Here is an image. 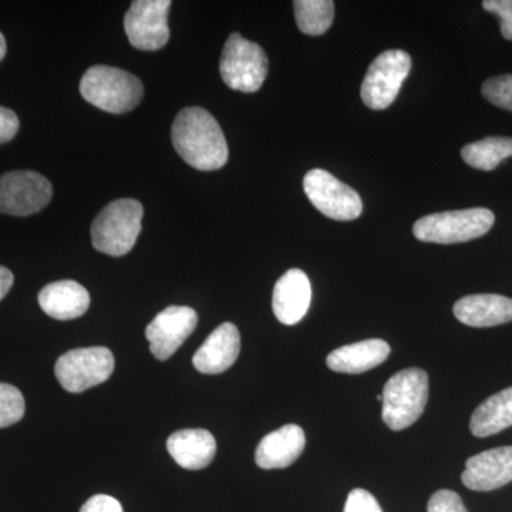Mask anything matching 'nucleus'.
Returning a JSON list of instances; mask_svg holds the SVG:
<instances>
[{"instance_id": "2eb2a0df", "label": "nucleus", "mask_w": 512, "mask_h": 512, "mask_svg": "<svg viewBox=\"0 0 512 512\" xmlns=\"http://www.w3.org/2000/svg\"><path fill=\"white\" fill-rule=\"evenodd\" d=\"M241 350V336L234 323H222L208 336L204 345L197 350L192 363L204 375H218L227 372L234 365Z\"/></svg>"}, {"instance_id": "f03ea898", "label": "nucleus", "mask_w": 512, "mask_h": 512, "mask_svg": "<svg viewBox=\"0 0 512 512\" xmlns=\"http://www.w3.org/2000/svg\"><path fill=\"white\" fill-rule=\"evenodd\" d=\"M80 93L97 109L123 114L136 109L144 96L143 83L134 74L111 66H93L84 73Z\"/></svg>"}, {"instance_id": "f3484780", "label": "nucleus", "mask_w": 512, "mask_h": 512, "mask_svg": "<svg viewBox=\"0 0 512 512\" xmlns=\"http://www.w3.org/2000/svg\"><path fill=\"white\" fill-rule=\"evenodd\" d=\"M305 431L296 424H286L259 441L255 461L264 470L291 466L305 450Z\"/></svg>"}, {"instance_id": "7c9ffc66", "label": "nucleus", "mask_w": 512, "mask_h": 512, "mask_svg": "<svg viewBox=\"0 0 512 512\" xmlns=\"http://www.w3.org/2000/svg\"><path fill=\"white\" fill-rule=\"evenodd\" d=\"M13 286V274L5 266H0V301L8 295Z\"/></svg>"}, {"instance_id": "bb28decb", "label": "nucleus", "mask_w": 512, "mask_h": 512, "mask_svg": "<svg viewBox=\"0 0 512 512\" xmlns=\"http://www.w3.org/2000/svg\"><path fill=\"white\" fill-rule=\"evenodd\" d=\"M483 8L500 19L504 39L512 40V0H484Z\"/></svg>"}, {"instance_id": "9d476101", "label": "nucleus", "mask_w": 512, "mask_h": 512, "mask_svg": "<svg viewBox=\"0 0 512 512\" xmlns=\"http://www.w3.org/2000/svg\"><path fill=\"white\" fill-rule=\"evenodd\" d=\"M50 181L35 171H12L0 175V212L28 217L36 214L52 200Z\"/></svg>"}, {"instance_id": "f257e3e1", "label": "nucleus", "mask_w": 512, "mask_h": 512, "mask_svg": "<svg viewBox=\"0 0 512 512\" xmlns=\"http://www.w3.org/2000/svg\"><path fill=\"white\" fill-rule=\"evenodd\" d=\"M171 138L180 157L197 170H220L227 164V140L210 111L201 107L181 110L171 128Z\"/></svg>"}, {"instance_id": "c756f323", "label": "nucleus", "mask_w": 512, "mask_h": 512, "mask_svg": "<svg viewBox=\"0 0 512 512\" xmlns=\"http://www.w3.org/2000/svg\"><path fill=\"white\" fill-rule=\"evenodd\" d=\"M20 127L15 111L0 106V144L8 143L18 134Z\"/></svg>"}, {"instance_id": "f8f14e48", "label": "nucleus", "mask_w": 512, "mask_h": 512, "mask_svg": "<svg viewBox=\"0 0 512 512\" xmlns=\"http://www.w3.org/2000/svg\"><path fill=\"white\" fill-rule=\"evenodd\" d=\"M197 312L188 306H168L147 326L146 338L158 360H167L197 328Z\"/></svg>"}, {"instance_id": "20e7f679", "label": "nucleus", "mask_w": 512, "mask_h": 512, "mask_svg": "<svg viewBox=\"0 0 512 512\" xmlns=\"http://www.w3.org/2000/svg\"><path fill=\"white\" fill-rule=\"evenodd\" d=\"M143 215V205L137 200L110 202L93 222V247L110 256L127 255L136 245Z\"/></svg>"}, {"instance_id": "0eeeda50", "label": "nucleus", "mask_w": 512, "mask_h": 512, "mask_svg": "<svg viewBox=\"0 0 512 512\" xmlns=\"http://www.w3.org/2000/svg\"><path fill=\"white\" fill-rule=\"evenodd\" d=\"M412 70V57L404 50H386L376 57L363 79V103L372 110H386L399 96Z\"/></svg>"}, {"instance_id": "dca6fc26", "label": "nucleus", "mask_w": 512, "mask_h": 512, "mask_svg": "<svg viewBox=\"0 0 512 512\" xmlns=\"http://www.w3.org/2000/svg\"><path fill=\"white\" fill-rule=\"evenodd\" d=\"M454 316L471 328H493L512 320V299L495 293L468 295L454 303Z\"/></svg>"}, {"instance_id": "6e6552de", "label": "nucleus", "mask_w": 512, "mask_h": 512, "mask_svg": "<svg viewBox=\"0 0 512 512\" xmlns=\"http://www.w3.org/2000/svg\"><path fill=\"white\" fill-rule=\"evenodd\" d=\"M114 372V356L103 346L73 349L59 357L55 375L64 390L83 393L106 382Z\"/></svg>"}, {"instance_id": "4468645a", "label": "nucleus", "mask_w": 512, "mask_h": 512, "mask_svg": "<svg viewBox=\"0 0 512 512\" xmlns=\"http://www.w3.org/2000/svg\"><path fill=\"white\" fill-rule=\"evenodd\" d=\"M311 299L312 286L308 275L301 269H289L276 282L272 296L276 319L284 325H296L308 313Z\"/></svg>"}, {"instance_id": "2f4dec72", "label": "nucleus", "mask_w": 512, "mask_h": 512, "mask_svg": "<svg viewBox=\"0 0 512 512\" xmlns=\"http://www.w3.org/2000/svg\"><path fill=\"white\" fill-rule=\"evenodd\" d=\"M6 56V40L5 36L0 33V62L5 59Z\"/></svg>"}, {"instance_id": "a878e982", "label": "nucleus", "mask_w": 512, "mask_h": 512, "mask_svg": "<svg viewBox=\"0 0 512 512\" xmlns=\"http://www.w3.org/2000/svg\"><path fill=\"white\" fill-rule=\"evenodd\" d=\"M427 512H468L460 495L451 490H439L431 495Z\"/></svg>"}, {"instance_id": "a211bd4d", "label": "nucleus", "mask_w": 512, "mask_h": 512, "mask_svg": "<svg viewBox=\"0 0 512 512\" xmlns=\"http://www.w3.org/2000/svg\"><path fill=\"white\" fill-rule=\"evenodd\" d=\"M167 448L178 466L185 470H202L214 460L217 441L208 430L187 429L171 434Z\"/></svg>"}, {"instance_id": "ddd939ff", "label": "nucleus", "mask_w": 512, "mask_h": 512, "mask_svg": "<svg viewBox=\"0 0 512 512\" xmlns=\"http://www.w3.org/2000/svg\"><path fill=\"white\" fill-rule=\"evenodd\" d=\"M461 480L473 491H493L512 481V447H498L468 458Z\"/></svg>"}, {"instance_id": "39448f33", "label": "nucleus", "mask_w": 512, "mask_h": 512, "mask_svg": "<svg viewBox=\"0 0 512 512\" xmlns=\"http://www.w3.org/2000/svg\"><path fill=\"white\" fill-rule=\"evenodd\" d=\"M495 215L487 208L437 212L414 224V237L433 244H461L483 237L493 228Z\"/></svg>"}, {"instance_id": "1a4fd4ad", "label": "nucleus", "mask_w": 512, "mask_h": 512, "mask_svg": "<svg viewBox=\"0 0 512 512\" xmlns=\"http://www.w3.org/2000/svg\"><path fill=\"white\" fill-rule=\"evenodd\" d=\"M303 190L316 210L335 221H353L362 215L360 195L328 171H309L303 178Z\"/></svg>"}, {"instance_id": "9b49d317", "label": "nucleus", "mask_w": 512, "mask_h": 512, "mask_svg": "<svg viewBox=\"0 0 512 512\" xmlns=\"http://www.w3.org/2000/svg\"><path fill=\"white\" fill-rule=\"evenodd\" d=\"M170 0H137L131 3L124 18L128 40L131 45L144 52L163 49L170 39L168 12Z\"/></svg>"}, {"instance_id": "6ab92c4d", "label": "nucleus", "mask_w": 512, "mask_h": 512, "mask_svg": "<svg viewBox=\"0 0 512 512\" xmlns=\"http://www.w3.org/2000/svg\"><path fill=\"white\" fill-rule=\"evenodd\" d=\"M39 305L50 318L72 320L80 318L87 312L90 306V295L79 282H53L40 291Z\"/></svg>"}, {"instance_id": "cd10ccee", "label": "nucleus", "mask_w": 512, "mask_h": 512, "mask_svg": "<svg viewBox=\"0 0 512 512\" xmlns=\"http://www.w3.org/2000/svg\"><path fill=\"white\" fill-rule=\"evenodd\" d=\"M343 512H383V510L379 501L369 491L356 488V490L350 491Z\"/></svg>"}, {"instance_id": "b1692460", "label": "nucleus", "mask_w": 512, "mask_h": 512, "mask_svg": "<svg viewBox=\"0 0 512 512\" xmlns=\"http://www.w3.org/2000/svg\"><path fill=\"white\" fill-rule=\"evenodd\" d=\"M25 416V399L19 389L0 383V429L18 423Z\"/></svg>"}, {"instance_id": "5701e85b", "label": "nucleus", "mask_w": 512, "mask_h": 512, "mask_svg": "<svg viewBox=\"0 0 512 512\" xmlns=\"http://www.w3.org/2000/svg\"><path fill=\"white\" fill-rule=\"evenodd\" d=\"M293 10L299 30L309 36L328 32L335 18V3L332 0H296Z\"/></svg>"}, {"instance_id": "423d86ee", "label": "nucleus", "mask_w": 512, "mask_h": 512, "mask_svg": "<svg viewBox=\"0 0 512 512\" xmlns=\"http://www.w3.org/2000/svg\"><path fill=\"white\" fill-rule=\"evenodd\" d=\"M268 56L261 46L232 33L222 50L220 72L229 89L255 93L261 89L268 74Z\"/></svg>"}, {"instance_id": "aec40b11", "label": "nucleus", "mask_w": 512, "mask_h": 512, "mask_svg": "<svg viewBox=\"0 0 512 512\" xmlns=\"http://www.w3.org/2000/svg\"><path fill=\"white\" fill-rule=\"evenodd\" d=\"M389 355V343L382 339H369L333 350L326 363L333 372L357 375L382 365Z\"/></svg>"}, {"instance_id": "393cba45", "label": "nucleus", "mask_w": 512, "mask_h": 512, "mask_svg": "<svg viewBox=\"0 0 512 512\" xmlns=\"http://www.w3.org/2000/svg\"><path fill=\"white\" fill-rule=\"evenodd\" d=\"M481 93L494 106L512 111V74L491 77L481 87Z\"/></svg>"}, {"instance_id": "412c9836", "label": "nucleus", "mask_w": 512, "mask_h": 512, "mask_svg": "<svg viewBox=\"0 0 512 512\" xmlns=\"http://www.w3.org/2000/svg\"><path fill=\"white\" fill-rule=\"evenodd\" d=\"M512 426V387L488 397L477 407L470 421L471 433L476 437L494 436Z\"/></svg>"}, {"instance_id": "4be33fe9", "label": "nucleus", "mask_w": 512, "mask_h": 512, "mask_svg": "<svg viewBox=\"0 0 512 512\" xmlns=\"http://www.w3.org/2000/svg\"><path fill=\"white\" fill-rule=\"evenodd\" d=\"M461 157L470 167L481 171H493L505 158L512 157L511 137H488L476 143L467 144L461 150Z\"/></svg>"}, {"instance_id": "c85d7f7f", "label": "nucleus", "mask_w": 512, "mask_h": 512, "mask_svg": "<svg viewBox=\"0 0 512 512\" xmlns=\"http://www.w3.org/2000/svg\"><path fill=\"white\" fill-rule=\"evenodd\" d=\"M80 512H124L120 501L106 494L93 495L83 504Z\"/></svg>"}, {"instance_id": "7ed1b4c3", "label": "nucleus", "mask_w": 512, "mask_h": 512, "mask_svg": "<svg viewBox=\"0 0 512 512\" xmlns=\"http://www.w3.org/2000/svg\"><path fill=\"white\" fill-rule=\"evenodd\" d=\"M382 417L393 431L412 426L429 400V376L423 369H404L390 377L383 389Z\"/></svg>"}]
</instances>
